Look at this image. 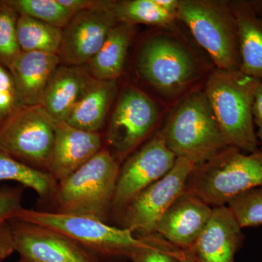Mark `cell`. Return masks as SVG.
<instances>
[{
  "label": "cell",
  "mask_w": 262,
  "mask_h": 262,
  "mask_svg": "<svg viewBox=\"0 0 262 262\" xmlns=\"http://www.w3.org/2000/svg\"><path fill=\"white\" fill-rule=\"evenodd\" d=\"M259 80L241 70H216L205 91L227 145L247 153L259 150L253 113Z\"/></svg>",
  "instance_id": "1"
},
{
  "label": "cell",
  "mask_w": 262,
  "mask_h": 262,
  "mask_svg": "<svg viewBox=\"0 0 262 262\" xmlns=\"http://www.w3.org/2000/svg\"><path fill=\"white\" fill-rule=\"evenodd\" d=\"M120 164L106 148L57 183L56 213L83 215L110 223Z\"/></svg>",
  "instance_id": "2"
},
{
  "label": "cell",
  "mask_w": 262,
  "mask_h": 262,
  "mask_svg": "<svg viewBox=\"0 0 262 262\" xmlns=\"http://www.w3.org/2000/svg\"><path fill=\"white\" fill-rule=\"evenodd\" d=\"M259 187H262V149L245 154L229 146L194 167L185 191L215 208L227 206L236 196Z\"/></svg>",
  "instance_id": "3"
},
{
  "label": "cell",
  "mask_w": 262,
  "mask_h": 262,
  "mask_svg": "<svg viewBox=\"0 0 262 262\" xmlns=\"http://www.w3.org/2000/svg\"><path fill=\"white\" fill-rule=\"evenodd\" d=\"M159 131L177 158L189 160L195 166L229 146L205 92L189 95Z\"/></svg>",
  "instance_id": "4"
},
{
  "label": "cell",
  "mask_w": 262,
  "mask_h": 262,
  "mask_svg": "<svg viewBox=\"0 0 262 262\" xmlns=\"http://www.w3.org/2000/svg\"><path fill=\"white\" fill-rule=\"evenodd\" d=\"M177 18L187 26L217 70H241L238 33L231 3L179 0Z\"/></svg>",
  "instance_id": "5"
},
{
  "label": "cell",
  "mask_w": 262,
  "mask_h": 262,
  "mask_svg": "<svg viewBox=\"0 0 262 262\" xmlns=\"http://www.w3.org/2000/svg\"><path fill=\"white\" fill-rule=\"evenodd\" d=\"M16 220L47 227L64 234L102 260L127 258L136 248L144 244L128 229L83 215L24 208Z\"/></svg>",
  "instance_id": "6"
},
{
  "label": "cell",
  "mask_w": 262,
  "mask_h": 262,
  "mask_svg": "<svg viewBox=\"0 0 262 262\" xmlns=\"http://www.w3.org/2000/svg\"><path fill=\"white\" fill-rule=\"evenodd\" d=\"M54 141V121L40 105L17 108L0 126V149L43 171Z\"/></svg>",
  "instance_id": "7"
},
{
  "label": "cell",
  "mask_w": 262,
  "mask_h": 262,
  "mask_svg": "<svg viewBox=\"0 0 262 262\" xmlns=\"http://www.w3.org/2000/svg\"><path fill=\"white\" fill-rule=\"evenodd\" d=\"M195 165L177 158L168 173L146 188L129 203L115 221L117 227L128 229L136 236L155 233L164 213L183 192Z\"/></svg>",
  "instance_id": "8"
},
{
  "label": "cell",
  "mask_w": 262,
  "mask_h": 262,
  "mask_svg": "<svg viewBox=\"0 0 262 262\" xmlns=\"http://www.w3.org/2000/svg\"><path fill=\"white\" fill-rule=\"evenodd\" d=\"M159 117L154 101L136 88L120 95L106 132V148L120 164L147 141Z\"/></svg>",
  "instance_id": "9"
},
{
  "label": "cell",
  "mask_w": 262,
  "mask_h": 262,
  "mask_svg": "<svg viewBox=\"0 0 262 262\" xmlns=\"http://www.w3.org/2000/svg\"><path fill=\"white\" fill-rule=\"evenodd\" d=\"M177 157L160 131L120 165L112 209L114 222L133 200L173 168Z\"/></svg>",
  "instance_id": "10"
},
{
  "label": "cell",
  "mask_w": 262,
  "mask_h": 262,
  "mask_svg": "<svg viewBox=\"0 0 262 262\" xmlns=\"http://www.w3.org/2000/svg\"><path fill=\"white\" fill-rule=\"evenodd\" d=\"M198 63L190 51L174 38L158 35L146 41L138 59L139 73L155 89L176 93L195 79Z\"/></svg>",
  "instance_id": "11"
},
{
  "label": "cell",
  "mask_w": 262,
  "mask_h": 262,
  "mask_svg": "<svg viewBox=\"0 0 262 262\" xmlns=\"http://www.w3.org/2000/svg\"><path fill=\"white\" fill-rule=\"evenodd\" d=\"M19 262H101L89 250L47 227L10 220Z\"/></svg>",
  "instance_id": "12"
},
{
  "label": "cell",
  "mask_w": 262,
  "mask_h": 262,
  "mask_svg": "<svg viewBox=\"0 0 262 262\" xmlns=\"http://www.w3.org/2000/svg\"><path fill=\"white\" fill-rule=\"evenodd\" d=\"M76 13L63 29L58 56L67 66L89 63L102 47L110 31L118 20L114 6Z\"/></svg>",
  "instance_id": "13"
},
{
  "label": "cell",
  "mask_w": 262,
  "mask_h": 262,
  "mask_svg": "<svg viewBox=\"0 0 262 262\" xmlns=\"http://www.w3.org/2000/svg\"><path fill=\"white\" fill-rule=\"evenodd\" d=\"M55 141L46 172L57 183L92 159L103 149L101 133L88 132L55 122Z\"/></svg>",
  "instance_id": "14"
},
{
  "label": "cell",
  "mask_w": 262,
  "mask_h": 262,
  "mask_svg": "<svg viewBox=\"0 0 262 262\" xmlns=\"http://www.w3.org/2000/svg\"><path fill=\"white\" fill-rule=\"evenodd\" d=\"M213 208L184 191L161 217L155 234L176 247L189 251L208 224Z\"/></svg>",
  "instance_id": "15"
},
{
  "label": "cell",
  "mask_w": 262,
  "mask_h": 262,
  "mask_svg": "<svg viewBox=\"0 0 262 262\" xmlns=\"http://www.w3.org/2000/svg\"><path fill=\"white\" fill-rule=\"evenodd\" d=\"M243 229L227 206L213 208L211 218L192 249L195 262H235L244 244Z\"/></svg>",
  "instance_id": "16"
},
{
  "label": "cell",
  "mask_w": 262,
  "mask_h": 262,
  "mask_svg": "<svg viewBox=\"0 0 262 262\" xmlns=\"http://www.w3.org/2000/svg\"><path fill=\"white\" fill-rule=\"evenodd\" d=\"M60 62L58 54L20 52L8 68L18 107L40 105L45 89Z\"/></svg>",
  "instance_id": "17"
},
{
  "label": "cell",
  "mask_w": 262,
  "mask_h": 262,
  "mask_svg": "<svg viewBox=\"0 0 262 262\" xmlns=\"http://www.w3.org/2000/svg\"><path fill=\"white\" fill-rule=\"evenodd\" d=\"M92 77L76 66H58L45 89L40 106L55 122H65Z\"/></svg>",
  "instance_id": "18"
},
{
  "label": "cell",
  "mask_w": 262,
  "mask_h": 262,
  "mask_svg": "<svg viewBox=\"0 0 262 262\" xmlns=\"http://www.w3.org/2000/svg\"><path fill=\"white\" fill-rule=\"evenodd\" d=\"M238 33L241 71L262 80V17L251 2L231 3Z\"/></svg>",
  "instance_id": "19"
},
{
  "label": "cell",
  "mask_w": 262,
  "mask_h": 262,
  "mask_svg": "<svg viewBox=\"0 0 262 262\" xmlns=\"http://www.w3.org/2000/svg\"><path fill=\"white\" fill-rule=\"evenodd\" d=\"M116 92V81L93 78L65 122L80 130L100 133Z\"/></svg>",
  "instance_id": "20"
},
{
  "label": "cell",
  "mask_w": 262,
  "mask_h": 262,
  "mask_svg": "<svg viewBox=\"0 0 262 262\" xmlns=\"http://www.w3.org/2000/svg\"><path fill=\"white\" fill-rule=\"evenodd\" d=\"M134 34V26L117 23L110 31L102 47L89 62L93 78L116 81L121 75L127 50Z\"/></svg>",
  "instance_id": "21"
},
{
  "label": "cell",
  "mask_w": 262,
  "mask_h": 262,
  "mask_svg": "<svg viewBox=\"0 0 262 262\" xmlns=\"http://www.w3.org/2000/svg\"><path fill=\"white\" fill-rule=\"evenodd\" d=\"M15 182L34 191L42 201H51L57 182L46 171L29 166L0 149V182Z\"/></svg>",
  "instance_id": "22"
},
{
  "label": "cell",
  "mask_w": 262,
  "mask_h": 262,
  "mask_svg": "<svg viewBox=\"0 0 262 262\" xmlns=\"http://www.w3.org/2000/svg\"><path fill=\"white\" fill-rule=\"evenodd\" d=\"M63 29L27 15H19L17 37L21 51L58 54Z\"/></svg>",
  "instance_id": "23"
},
{
  "label": "cell",
  "mask_w": 262,
  "mask_h": 262,
  "mask_svg": "<svg viewBox=\"0 0 262 262\" xmlns=\"http://www.w3.org/2000/svg\"><path fill=\"white\" fill-rule=\"evenodd\" d=\"M114 11L118 22L132 26L144 24L170 27L176 19L164 12L155 0L115 2Z\"/></svg>",
  "instance_id": "24"
},
{
  "label": "cell",
  "mask_w": 262,
  "mask_h": 262,
  "mask_svg": "<svg viewBox=\"0 0 262 262\" xmlns=\"http://www.w3.org/2000/svg\"><path fill=\"white\" fill-rule=\"evenodd\" d=\"M19 15H27L63 29L74 16L58 0H9Z\"/></svg>",
  "instance_id": "25"
},
{
  "label": "cell",
  "mask_w": 262,
  "mask_h": 262,
  "mask_svg": "<svg viewBox=\"0 0 262 262\" xmlns=\"http://www.w3.org/2000/svg\"><path fill=\"white\" fill-rule=\"evenodd\" d=\"M18 16L9 0H0V63L7 69L21 52L17 37Z\"/></svg>",
  "instance_id": "26"
},
{
  "label": "cell",
  "mask_w": 262,
  "mask_h": 262,
  "mask_svg": "<svg viewBox=\"0 0 262 262\" xmlns=\"http://www.w3.org/2000/svg\"><path fill=\"white\" fill-rule=\"evenodd\" d=\"M142 237L144 244L129 255L132 262H181L184 250L176 247L157 234Z\"/></svg>",
  "instance_id": "27"
},
{
  "label": "cell",
  "mask_w": 262,
  "mask_h": 262,
  "mask_svg": "<svg viewBox=\"0 0 262 262\" xmlns=\"http://www.w3.org/2000/svg\"><path fill=\"white\" fill-rule=\"evenodd\" d=\"M241 228L262 225V187L239 194L227 205Z\"/></svg>",
  "instance_id": "28"
},
{
  "label": "cell",
  "mask_w": 262,
  "mask_h": 262,
  "mask_svg": "<svg viewBox=\"0 0 262 262\" xmlns=\"http://www.w3.org/2000/svg\"><path fill=\"white\" fill-rule=\"evenodd\" d=\"M18 108L10 71L0 63V126Z\"/></svg>",
  "instance_id": "29"
},
{
  "label": "cell",
  "mask_w": 262,
  "mask_h": 262,
  "mask_svg": "<svg viewBox=\"0 0 262 262\" xmlns=\"http://www.w3.org/2000/svg\"><path fill=\"white\" fill-rule=\"evenodd\" d=\"M23 189L3 187L0 189V223L15 220L24 208Z\"/></svg>",
  "instance_id": "30"
},
{
  "label": "cell",
  "mask_w": 262,
  "mask_h": 262,
  "mask_svg": "<svg viewBox=\"0 0 262 262\" xmlns=\"http://www.w3.org/2000/svg\"><path fill=\"white\" fill-rule=\"evenodd\" d=\"M15 252L14 234L10 221L0 223V262Z\"/></svg>",
  "instance_id": "31"
},
{
  "label": "cell",
  "mask_w": 262,
  "mask_h": 262,
  "mask_svg": "<svg viewBox=\"0 0 262 262\" xmlns=\"http://www.w3.org/2000/svg\"><path fill=\"white\" fill-rule=\"evenodd\" d=\"M60 4L73 15L84 10L105 8L113 1H95V0H58Z\"/></svg>",
  "instance_id": "32"
},
{
  "label": "cell",
  "mask_w": 262,
  "mask_h": 262,
  "mask_svg": "<svg viewBox=\"0 0 262 262\" xmlns=\"http://www.w3.org/2000/svg\"><path fill=\"white\" fill-rule=\"evenodd\" d=\"M253 113L256 135L258 141L262 142V80H259L256 87Z\"/></svg>",
  "instance_id": "33"
},
{
  "label": "cell",
  "mask_w": 262,
  "mask_h": 262,
  "mask_svg": "<svg viewBox=\"0 0 262 262\" xmlns=\"http://www.w3.org/2000/svg\"><path fill=\"white\" fill-rule=\"evenodd\" d=\"M155 1L167 14L171 15L177 19L179 0H155Z\"/></svg>",
  "instance_id": "34"
},
{
  "label": "cell",
  "mask_w": 262,
  "mask_h": 262,
  "mask_svg": "<svg viewBox=\"0 0 262 262\" xmlns=\"http://www.w3.org/2000/svg\"><path fill=\"white\" fill-rule=\"evenodd\" d=\"M251 3L256 13L262 17V1H253Z\"/></svg>",
  "instance_id": "35"
},
{
  "label": "cell",
  "mask_w": 262,
  "mask_h": 262,
  "mask_svg": "<svg viewBox=\"0 0 262 262\" xmlns=\"http://www.w3.org/2000/svg\"><path fill=\"white\" fill-rule=\"evenodd\" d=\"M181 262H195L194 261V258L192 256L189 251H184L182 258H181Z\"/></svg>",
  "instance_id": "36"
},
{
  "label": "cell",
  "mask_w": 262,
  "mask_h": 262,
  "mask_svg": "<svg viewBox=\"0 0 262 262\" xmlns=\"http://www.w3.org/2000/svg\"><path fill=\"white\" fill-rule=\"evenodd\" d=\"M261 149H262V147H261Z\"/></svg>",
  "instance_id": "37"
},
{
  "label": "cell",
  "mask_w": 262,
  "mask_h": 262,
  "mask_svg": "<svg viewBox=\"0 0 262 262\" xmlns=\"http://www.w3.org/2000/svg\"><path fill=\"white\" fill-rule=\"evenodd\" d=\"M18 262H19V261H18Z\"/></svg>",
  "instance_id": "38"
}]
</instances>
